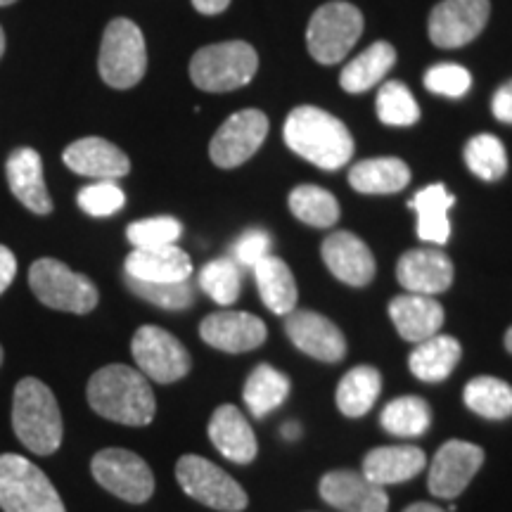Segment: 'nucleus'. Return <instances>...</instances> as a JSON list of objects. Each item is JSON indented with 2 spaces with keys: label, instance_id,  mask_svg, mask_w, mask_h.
<instances>
[{
  "label": "nucleus",
  "instance_id": "16",
  "mask_svg": "<svg viewBox=\"0 0 512 512\" xmlns=\"http://www.w3.org/2000/svg\"><path fill=\"white\" fill-rule=\"evenodd\" d=\"M200 335L209 347L226 354H245L266 342V325L245 311H219L202 320Z\"/></svg>",
  "mask_w": 512,
  "mask_h": 512
},
{
  "label": "nucleus",
  "instance_id": "31",
  "mask_svg": "<svg viewBox=\"0 0 512 512\" xmlns=\"http://www.w3.org/2000/svg\"><path fill=\"white\" fill-rule=\"evenodd\" d=\"M382 389V375L373 366H356L339 380L337 406L347 418H361L375 406Z\"/></svg>",
  "mask_w": 512,
  "mask_h": 512
},
{
  "label": "nucleus",
  "instance_id": "39",
  "mask_svg": "<svg viewBox=\"0 0 512 512\" xmlns=\"http://www.w3.org/2000/svg\"><path fill=\"white\" fill-rule=\"evenodd\" d=\"M126 285L140 299L166 311L188 309V306H192V299H195V290H192L188 280H183V283H145V280L128 278L126 275Z\"/></svg>",
  "mask_w": 512,
  "mask_h": 512
},
{
  "label": "nucleus",
  "instance_id": "1",
  "mask_svg": "<svg viewBox=\"0 0 512 512\" xmlns=\"http://www.w3.org/2000/svg\"><path fill=\"white\" fill-rule=\"evenodd\" d=\"M88 403L102 418L128 427L150 425L157 401L140 370L121 363L100 368L88 382Z\"/></svg>",
  "mask_w": 512,
  "mask_h": 512
},
{
  "label": "nucleus",
  "instance_id": "32",
  "mask_svg": "<svg viewBox=\"0 0 512 512\" xmlns=\"http://www.w3.org/2000/svg\"><path fill=\"white\" fill-rule=\"evenodd\" d=\"M290 394V377L275 370L268 363H261L252 370L245 384V403L254 418H266Z\"/></svg>",
  "mask_w": 512,
  "mask_h": 512
},
{
  "label": "nucleus",
  "instance_id": "11",
  "mask_svg": "<svg viewBox=\"0 0 512 512\" xmlns=\"http://www.w3.org/2000/svg\"><path fill=\"white\" fill-rule=\"evenodd\" d=\"M140 373L159 384L183 380L190 373L192 358L178 339L155 325H143L131 342Z\"/></svg>",
  "mask_w": 512,
  "mask_h": 512
},
{
  "label": "nucleus",
  "instance_id": "8",
  "mask_svg": "<svg viewBox=\"0 0 512 512\" xmlns=\"http://www.w3.org/2000/svg\"><path fill=\"white\" fill-rule=\"evenodd\" d=\"M361 34V10L344 0H332L313 12L309 29H306V46L316 62L335 64L347 57Z\"/></svg>",
  "mask_w": 512,
  "mask_h": 512
},
{
  "label": "nucleus",
  "instance_id": "30",
  "mask_svg": "<svg viewBox=\"0 0 512 512\" xmlns=\"http://www.w3.org/2000/svg\"><path fill=\"white\" fill-rule=\"evenodd\" d=\"M396 62V50L389 43L377 41L361 55L354 57L339 76V86L347 93H366L377 86Z\"/></svg>",
  "mask_w": 512,
  "mask_h": 512
},
{
  "label": "nucleus",
  "instance_id": "41",
  "mask_svg": "<svg viewBox=\"0 0 512 512\" xmlns=\"http://www.w3.org/2000/svg\"><path fill=\"white\" fill-rule=\"evenodd\" d=\"M76 202H79V207L86 211L88 216L105 219V216L117 214V211L124 207L126 195L117 185V181H95L91 185H86V188H81Z\"/></svg>",
  "mask_w": 512,
  "mask_h": 512
},
{
  "label": "nucleus",
  "instance_id": "23",
  "mask_svg": "<svg viewBox=\"0 0 512 512\" xmlns=\"http://www.w3.org/2000/svg\"><path fill=\"white\" fill-rule=\"evenodd\" d=\"M209 439L223 458L233 460L238 465L252 463L256 458V451H259L252 425L240 413V408L230 406V403L219 406L214 415H211Z\"/></svg>",
  "mask_w": 512,
  "mask_h": 512
},
{
  "label": "nucleus",
  "instance_id": "44",
  "mask_svg": "<svg viewBox=\"0 0 512 512\" xmlns=\"http://www.w3.org/2000/svg\"><path fill=\"white\" fill-rule=\"evenodd\" d=\"M491 110H494V117L503 124H512V81L503 83L498 88L494 100H491Z\"/></svg>",
  "mask_w": 512,
  "mask_h": 512
},
{
  "label": "nucleus",
  "instance_id": "50",
  "mask_svg": "<svg viewBox=\"0 0 512 512\" xmlns=\"http://www.w3.org/2000/svg\"><path fill=\"white\" fill-rule=\"evenodd\" d=\"M3 53H5V34L3 29H0V57H3Z\"/></svg>",
  "mask_w": 512,
  "mask_h": 512
},
{
  "label": "nucleus",
  "instance_id": "28",
  "mask_svg": "<svg viewBox=\"0 0 512 512\" xmlns=\"http://www.w3.org/2000/svg\"><path fill=\"white\" fill-rule=\"evenodd\" d=\"M460 356H463V347L456 337L434 335L411 351L408 366L422 382H441L456 370Z\"/></svg>",
  "mask_w": 512,
  "mask_h": 512
},
{
  "label": "nucleus",
  "instance_id": "13",
  "mask_svg": "<svg viewBox=\"0 0 512 512\" xmlns=\"http://www.w3.org/2000/svg\"><path fill=\"white\" fill-rule=\"evenodd\" d=\"M491 15L489 0H441L430 15V38L437 48H463L482 34Z\"/></svg>",
  "mask_w": 512,
  "mask_h": 512
},
{
  "label": "nucleus",
  "instance_id": "33",
  "mask_svg": "<svg viewBox=\"0 0 512 512\" xmlns=\"http://www.w3.org/2000/svg\"><path fill=\"white\" fill-rule=\"evenodd\" d=\"M465 406L489 420H505L512 415V387L498 377L479 375L465 384Z\"/></svg>",
  "mask_w": 512,
  "mask_h": 512
},
{
  "label": "nucleus",
  "instance_id": "51",
  "mask_svg": "<svg viewBox=\"0 0 512 512\" xmlns=\"http://www.w3.org/2000/svg\"><path fill=\"white\" fill-rule=\"evenodd\" d=\"M10 3H15V0H0V5H10Z\"/></svg>",
  "mask_w": 512,
  "mask_h": 512
},
{
  "label": "nucleus",
  "instance_id": "7",
  "mask_svg": "<svg viewBox=\"0 0 512 512\" xmlns=\"http://www.w3.org/2000/svg\"><path fill=\"white\" fill-rule=\"evenodd\" d=\"M29 285L38 302L55 311L91 313L98 306V287L57 259H38L29 268Z\"/></svg>",
  "mask_w": 512,
  "mask_h": 512
},
{
  "label": "nucleus",
  "instance_id": "27",
  "mask_svg": "<svg viewBox=\"0 0 512 512\" xmlns=\"http://www.w3.org/2000/svg\"><path fill=\"white\" fill-rule=\"evenodd\" d=\"M349 183L363 195H394L411 183V169L403 159L377 157L351 166Z\"/></svg>",
  "mask_w": 512,
  "mask_h": 512
},
{
  "label": "nucleus",
  "instance_id": "42",
  "mask_svg": "<svg viewBox=\"0 0 512 512\" xmlns=\"http://www.w3.org/2000/svg\"><path fill=\"white\" fill-rule=\"evenodd\" d=\"M472 76L460 64H437L425 74V88L446 98H463L470 91Z\"/></svg>",
  "mask_w": 512,
  "mask_h": 512
},
{
  "label": "nucleus",
  "instance_id": "49",
  "mask_svg": "<svg viewBox=\"0 0 512 512\" xmlns=\"http://www.w3.org/2000/svg\"><path fill=\"white\" fill-rule=\"evenodd\" d=\"M505 349H508L510 354H512V328L505 332Z\"/></svg>",
  "mask_w": 512,
  "mask_h": 512
},
{
  "label": "nucleus",
  "instance_id": "20",
  "mask_svg": "<svg viewBox=\"0 0 512 512\" xmlns=\"http://www.w3.org/2000/svg\"><path fill=\"white\" fill-rule=\"evenodd\" d=\"M64 164L74 174L95 181H117L131 171V162L117 145L105 138H81L64 150Z\"/></svg>",
  "mask_w": 512,
  "mask_h": 512
},
{
  "label": "nucleus",
  "instance_id": "4",
  "mask_svg": "<svg viewBox=\"0 0 512 512\" xmlns=\"http://www.w3.org/2000/svg\"><path fill=\"white\" fill-rule=\"evenodd\" d=\"M259 57L245 41L214 43L197 50L190 62V79L207 93H228L254 79Z\"/></svg>",
  "mask_w": 512,
  "mask_h": 512
},
{
  "label": "nucleus",
  "instance_id": "29",
  "mask_svg": "<svg viewBox=\"0 0 512 512\" xmlns=\"http://www.w3.org/2000/svg\"><path fill=\"white\" fill-rule=\"evenodd\" d=\"M254 278L259 285V294L264 299L266 309H271L278 316H287L297 306V283L290 266L278 256L268 254L254 266Z\"/></svg>",
  "mask_w": 512,
  "mask_h": 512
},
{
  "label": "nucleus",
  "instance_id": "10",
  "mask_svg": "<svg viewBox=\"0 0 512 512\" xmlns=\"http://www.w3.org/2000/svg\"><path fill=\"white\" fill-rule=\"evenodd\" d=\"M91 470L95 482L126 503H145L155 494V475L150 465L124 448H105L95 453Z\"/></svg>",
  "mask_w": 512,
  "mask_h": 512
},
{
  "label": "nucleus",
  "instance_id": "46",
  "mask_svg": "<svg viewBox=\"0 0 512 512\" xmlns=\"http://www.w3.org/2000/svg\"><path fill=\"white\" fill-rule=\"evenodd\" d=\"M192 5L202 15H221L230 5V0H192Z\"/></svg>",
  "mask_w": 512,
  "mask_h": 512
},
{
  "label": "nucleus",
  "instance_id": "17",
  "mask_svg": "<svg viewBox=\"0 0 512 512\" xmlns=\"http://www.w3.org/2000/svg\"><path fill=\"white\" fill-rule=\"evenodd\" d=\"M320 496L342 512H387L389 508L384 486H377L366 475L351 470L328 472L320 479Z\"/></svg>",
  "mask_w": 512,
  "mask_h": 512
},
{
  "label": "nucleus",
  "instance_id": "35",
  "mask_svg": "<svg viewBox=\"0 0 512 512\" xmlns=\"http://www.w3.org/2000/svg\"><path fill=\"white\" fill-rule=\"evenodd\" d=\"M290 211L302 223L313 228H330L339 221V204L335 195L318 185H299L290 192Z\"/></svg>",
  "mask_w": 512,
  "mask_h": 512
},
{
  "label": "nucleus",
  "instance_id": "52",
  "mask_svg": "<svg viewBox=\"0 0 512 512\" xmlns=\"http://www.w3.org/2000/svg\"><path fill=\"white\" fill-rule=\"evenodd\" d=\"M0 366H3V347H0Z\"/></svg>",
  "mask_w": 512,
  "mask_h": 512
},
{
  "label": "nucleus",
  "instance_id": "34",
  "mask_svg": "<svg viewBox=\"0 0 512 512\" xmlns=\"http://www.w3.org/2000/svg\"><path fill=\"white\" fill-rule=\"evenodd\" d=\"M382 427L394 437H420L432 422V411L420 396H399L382 411Z\"/></svg>",
  "mask_w": 512,
  "mask_h": 512
},
{
  "label": "nucleus",
  "instance_id": "12",
  "mask_svg": "<svg viewBox=\"0 0 512 512\" xmlns=\"http://www.w3.org/2000/svg\"><path fill=\"white\" fill-rule=\"evenodd\" d=\"M268 136V119L261 110H240L223 121L209 143V157L219 169H235L256 155Z\"/></svg>",
  "mask_w": 512,
  "mask_h": 512
},
{
  "label": "nucleus",
  "instance_id": "40",
  "mask_svg": "<svg viewBox=\"0 0 512 512\" xmlns=\"http://www.w3.org/2000/svg\"><path fill=\"white\" fill-rule=\"evenodd\" d=\"M183 226L174 216H155V219H143L131 223L126 230L128 240L136 249H152V247H166L176 245L181 238Z\"/></svg>",
  "mask_w": 512,
  "mask_h": 512
},
{
  "label": "nucleus",
  "instance_id": "24",
  "mask_svg": "<svg viewBox=\"0 0 512 512\" xmlns=\"http://www.w3.org/2000/svg\"><path fill=\"white\" fill-rule=\"evenodd\" d=\"M126 275L145 283H183L190 280L192 261L176 245L133 249L126 256Z\"/></svg>",
  "mask_w": 512,
  "mask_h": 512
},
{
  "label": "nucleus",
  "instance_id": "43",
  "mask_svg": "<svg viewBox=\"0 0 512 512\" xmlns=\"http://www.w3.org/2000/svg\"><path fill=\"white\" fill-rule=\"evenodd\" d=\"M271 242H273L271 235H268L266 230L252 228V230H247V233H242L238 240H235V245H233V249H230V254H233V261L238 266L254 268L261 259H266V256H268Z\"/></svg>",
  "mask_w": 512,
  "mask_h": 512
},
{
  "label": "nucleus",
  "instance_id": "37",
  "mask_svg": "<svg viewBox=\"0 0 512 512\" xmlns=\"http://www.w3.org/2000/svg\"><path fill=\"white\" fill-rule=\"evenodd\" d=\"M377 119L387 126H413L420 119V105L401 81H387L377 93Z\"/></svg>",
  "mask_w": 512,
  "mask_h": 512
},
{
  "label": "nucleus",
  "instance_id": "2",
  "mask_svg": "<svg viewBox=\"0 0 512 512\" xmlns=\"http://www.w3.org/2000/svg\"><path fill=\"white\" fill-rule=\"evenodd\" d=\"M285 143L292 152L318 169L337 171L354 155V138L344 121L318 107H297L283 128Z\"/></svg>",
  "mask_w": 512,
  "mask_h": 512
},
{
  "label": "nucleus",
  "instance_id": "5",
  "mask_svg": "<svg viewBox=\"0 0 512 512\" xmlns=\"http://www.w3.org/2000/svg\"><path fill=\"white\" fill-rule=\"evenodd\" d=\"M0 508L5 512H67L46 472L15 453L0 456Z\"/></svg>",
  "mask_w": 512,
  "mask_h": 512
},
{
  "label": "nucleus",
  "instance_id": "22",
  "mask_svg": "<svg viewBox=\"0 0 512 512\" xmlns=\"http://www.w3.org/2000/svg\"><path fill=\"white\" fill-rule=\"evenodd\" d=\"M389 318L403 339L420 344L439 335L446 313L444 306L427 294H401L389 302Z\"/></svg>",
  "mask_w": 512,
  "mask_h": 512
},
{
  "label": "nucleus",
  "instance_id": "25",
  "mask_svg": "<svg viewBox=\"0 0 512 512\" xmlns=\"http://www.w3.org/2000/svg\"><path fill=\"white\" fill-rule=\"evenodd\" d=\"M427 458L418 446H380L363 458V475L377 486L401 484L420 475Z\"/></svg>",
  "mask_w": 512,
  "mask_h": 512
},
{
  "label": "nucleus",
  "instance_id": "38",
  "mask_svg": "<svg viewBox=\"0 0 512 512\" xmlns=\"http://www.w3.org/2000/svg\"><path fill=\"white\" fill-rule=\"evenodd\" d=\"M200 287L216 304L228 306L240 297L242 275L240 266L233 259L209 261L200 271Z\"/></svg>",
  "mask_w": 512,
  "mask_h": 512
},
{
  "label": "nucleus",
  "instance_id": "18",
  "mask_svg": "<svg viewBox=\"0 0 512 512\" xmlns=\"http://www.w3.org/2000/svg\"><path fill=\"white\" fill-rule=\"evenodd\" d=\"M323 261L337 280L351 287H366L375 278V256L366 242L349 230H337L323 242Z\"/></svg>",
  "mask_w": 512,
  "mask_h": 512
},
{
  "label": "nucleus",
  "instance_id": "6",
  "mask_svg": "<svg viewBox=\"0 0 512 512\" xmlns=\"http://www.w3.org/2000/svg\"><path fill=\"white\" fill-rule=\"evenodd\" d=\"M98 69L107 86L133 88L145 76L147 69V48L143 31L136 22L126 17H117L107 24L102 36Z\"/></svg>",
  "mask_w": 512,
  "mask_h": 512
},
{
  "label": "nucleus",
  "instance_id": "21",
  "mask_svg": "<svg viewBox=\"0 0 512 512\" xmlns=\"http://www.w3.org/2000/svg\"><path fill=\"white\" fill-rule=\"evenodd\" d=\"M5 174L12 195L24 204L34 214H50L53 211V200L46 188V178H43V159L31 147H19L8 157L5 164Z\"/></svg>",
  "mask_w": 512,
  "mask_h": 512
},
{
  "label": "nucleus",
  "instance_id": "3",
  "mask_svg": "<svg viewBox=\"0 0 512 512\" xmlns=\"http://www.w3.org/2000/svg\"><path fill=\"white\" fill-rule=\"evenodd\" d=\"M12 427L17 439L36 456H53L62 444V415L55 394L36 377L17 382L12 399Z\"/></svg>",
  "mask_w": 512,
  "mask_h": 512
},
{
  "label": "nucleus",
  "instance_id": "36",
  "mask_svg": "<svg viewBox=\"0 0 512 512\" xmlns=\"http://www.w3.org/2000/svg\"><path fill=\"white\" fill-rule=\"evenodd\" d=\"M465 164L477 178L486 183L501 181L508 171V152L505 145L491 133H479L465 145Z\"/></svg>",
  "mask_w": 512,
  "mask_h": 512
},
{
  "label": "nucleus",
  "instance_id": "15",
  "mask_svg": "<svg viewBox=\"0 0 512 512\" xmlns=\"http://www.w3.org/2000/svg\"><path fill=\"white\" fill-rule=\"evenodd\" d=\"M285 332L294 347L318 358V361L337 363L347 356V339H344L342 330L330 318L320 316L316 311L287 313Z\"/></svg>",
  "mask_w": 512,
  "mask_h": 512
},
{
  "label": "nucleus",
  "instance_id": "26",
  "mask_svg": "<svg viewBox=\"0 0 512 512\" xmlns=\"http://www.w3.org/2000/svg\"><path fill=\"white\" fill-rule=\"evenodd\" d=\"M456 204V197L446 190L444 183H432L411 200V209L418 214V238L432 245H446L451 238L448 211Z\"/></svg>",
  "mask_w": 512,
  "mask_h": 512
},
{
  "label": "nucleus",
  "instance_id": "47",
  "mask_svg": "<svg viewBox=\"0 0 512 512\" xmlns=\"http://www.w3.org/2000/svg\"><path fill=\"white\" fill-rule=\"evenodd\" d=\"M403 512H446V510H441L432 503H413V505H408V508Z\"/></svg>",
  "mask_w": 512,
  "mask_h": 512
},
{
  "label": "nucleus",
  "instance_id": "9",
  "mask_svg": "<svg viewBox=\"0 0 512 512\" xmlns=\"http://www.w3.org/2000/svg\"><path fill=\"white\" fill-rule=\"evenodd\" d=\"M176 479L181 489L202 505L214 510L240 512L247 508L245 489L228 472L202 456H183L176 465Z\"/></svg>",
  "mask_w": 512,
  "mask_h": 512
},
{
  "label": "nucleus",
  "instance_id": "45",
  "mask_svg": "<svg viewBox=\"0 0 512 512\" xmlns=\"http://www.w3.org/2000/svg\"><path fill=\"white\" fill-rule=\"evenodd\" d=\"M17 275V259L8 247L0 245V294H3L12 285Z\"/></svg>",
  "mask_w": 512,
  "mask_h": 512
},
{
  "label": "nucleus",
  "instance_id": "14",
  "mask_svg": "<svg viewBox=\"0 0 512 512\" xmlns=\"http://www.w3.org/2000/svg\"><path fill=\"white\" fill-rule=\"evenodd\" d=\"M484 465V448L470 441L451 439L439 448L437 456L432 460L430 477H427V486H430L432 496L437 498H458L477 475L479 467Z\"/></svg>",
  "mask_w": 512,
  "mask_h": 512
},
{
  "label": "nucleus",
  "instance_id": "19",
  "mask_svg": "<svg viewBox=\"0 0 512 512\" xmlns=\"http://www.w3.org/2000/svg\"><path fill=\"white\" fill-rule=\"evenodd\" d=\"M396 278L411 294H441L453 283V264L441 249H411L399 259Z\"/></svg>",
  "mask_w": 512,
  "mask_h": 512
},
{
  "label": "nucleus",
  "instance_id": "48",
  "mask_svg": "<svg viewBox=\"0 0 512 512\" xmlns=\"http://www.w3.org/2000/svg\"><path fill=\"white\" fill-rule=\"evenodd\" d=\"M283 434H285V439H297L299 437V425H297V422H287V425L283 427Z\"/></svg>",
  "mask_w": 512,
  "mask_h": 512
}]
</instances>
